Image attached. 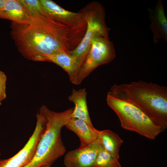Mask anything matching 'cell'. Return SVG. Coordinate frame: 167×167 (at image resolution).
<instances>
[{"label":"cell","mask_w":167,"mask_h":167,"mask_svg":"<svg viewBox=\"0 0 167 167\" xmlns=\"http://www.w3.org/2000/svg\"><path fill=\"white\" fill-rule=\"evenodd\" d=\"M74 108L61 112L52 111L43 105L39 112L44 117L46 128L38 144L35 154L30 163L24 167H50L66 152L61 131L72 118Z\"/></svg>","instance_id":"3957f363"},{"label":"cell","mask_w":167,"mask_h":167,"mask_svg":"<svg viewBox=\"0 0 167 167\" xmlns=\"http://www.w3.org/2000/svg\"><path fill=\"white\" fill-rule=\"evenodd\" d=\"M31 22L22 24L12 22L10 34L19 52L25 58L46 61L45 57L74 49L69 44L78 29L65 25L42 14L31 17Z\"/></svg>","instance_id":"6da1fadb"},{"label":"cell","mask_w":167,"mask_h":167,"mask_svg":"<svg viewBox=\"0 0 167 167\" xmlns=\"http://www.w3.org/2000/svg\"><path fill=\"white\" fill-rule=\"evenodd\" d=\"M87 93L85 88L76 90L73 89L68 100L75 105L71 118L82 119L93 126L89 114L86 100Z\"/></svg>","instance_id":"5bb4252c"},{"label":"cell","mask_w":167,"mask_h":167,"mask_svg":"<svg viewBox=\"0 0 167 167\" xmlns=\"http://www.w3.org/2000/svg\"><path fill=\"white\" fill-rule=\"evenodd\" d=\"M99 143V151L95 161L94 167H122L119 159L106 151Z\"/></svg>","instance_id":"2e32d148"},{"label":"cell","mask_w":167,"mask_h":167,"mask_svg":"<svg viewBox=\"0 0 167 167\" xmlns=\"http://www.w3.org/2000/svg\"><path fill=\"white\" fill-rule=\"evenodd\" d=\"M46 61L52 62L62 67L68 74L73 83L84 60L68 52L60 51L45 57Z\"/></svg>","instance_id":"8fae6325"},{"label":"cell","mask_w":167,"mask_h":167,"mask_svg":"<svg viewBox=\"0 0 167 167\" xmlns=\"http://www.w3.org/2000/svg\"><path fill=\"white\" fill-rule=\"evenodd\" d=\"M81 13L86 23L85 33L79 45L68 53L84 60L89 51L91 40L97 37H109V29L105 23L104 9L98 2L89 4Z\"/></svg>","instance_id":"5b68a950"},{"label":"cell","mask_w":167,"mask_h":167,"mask_svg":"<svg viewBox=\"0 0 167 167\" xmlns=\"http://www.w3.org/2000/svg\"><path fill=\"white\" fill-rule=\"evenodd\" d=\"M0 155H1V153H0Z\"/></svg>","instance_id":"ffe728a7"},{"label":"cell","mask_w":167,"mask_h":167,"mask_svg":"<svg viewBox=\"0 0 167 167\" xmlns=\"http://www.w3.org/2000/svg\"><path fill=\"white\" fill-rule=\"evenodd\" d=\"M41 14L68 27L81 28L82 21H85L81 13L67 11L50 0H40Z\"/></svg>","instance_id":"ba28073f"},{"label":"cell","mask_w":167,"mask_h":167,"mask_svg":"<svg viewBox=\"0 0 167 167\" xmlns=\"http://www.w3.org/2000/svg\"><path fill=\"white\" fill-rule=\"evenodd\" d=\"M31 17L41 14L42 5L40 0H18Z\"/></svg>","instance_id":"e0dca14e"},{"label":"cell","mask_w":167,"mask_h":167,"mask_svg":"<svg viewBox=\"0 0 167 167\" xmlns=\"http://www.w3.org/2000/svg\"><path fill=\"white\" fill-rule=\"evenodd\" d=\"M7 79L5 73L0 71V106L6 97V84Z\"/></svg>","instance_id":"ac0fdd59"},{"label":"cell","mask_w":167,"mask_h":167,"mask_svg":"<svg viewBox=\"0 0 167 167\" xmlns=\"http://www.w3.org/2000/svg\"><path fill=\"white\" fill-rule=\"evenodd\" d=\"M107 94L137 106L164 131L167 127V87L142 80L112 86Z\"/></svg>","instance_id":"7a4b0ae2"},{"label":"cell","mask_w":167,"mask_h":167,"mask_svg":"<svg viewBox=\"0 0 167 167\" xmlns=\"http://www.w3.org/2000/svg\"><path fill=\"white\" fill-rule=\"evenodd\" d=\"M106 102L117 114L123 129L152 140L164 131L158 124L134 104L108 94Z\"/></svg>","instance_id":"277c9868"},{"label":"cell","mask_w":167,"mask_h":167,"mask_svg":"<svg viewBox=\"0 0 167 167\" xmlns=\"http://www.w3.org/2000/svg\"><path fill=\"white\" fill-rule=\"evenodd\" d=\"M36 117L35 128L24 146L11 157L0 160V167H24L32 161L35 154L38 144L46 126L45 120L43 116L39 112Z\"/></svg>","instance_id":"52a82bcc"},{"label":"cell","mask_w":167,"mask_h":167,"mask_svg":"<svg viewBox=\"0 0 167 167\" xmlns=\"http://www.w3.org/2000/svg\"><path fill=\"white\" fill-rule=\"evenodd\" d=\"M97 139L106 151L119 159L120 149L123 140L118 135L109 130L99 131Z\"/></svg>","instance_id":"9a60e30c"},{"label":"cell","mask_w":167,"mask_h":167,"mask_svg":"<svg viewBox=\"0 0 167 167\" xmlns=\"http://www.w3.org/2000/svg\"><path fill=\"white\" fill-rule=\"evenodd\" d=\"M100 149L97 139L88 145L68 152L64 160L66 167H94Z\"/></svg>","instance_id":"9c48e42d"},{"label":"cell","mask_w":167,"mask_h":167,"mask_svg":"<svg viewBox=\"0 0 167 167\" xmlns=\"http://www.w3.org/2000/svg\"><path fill=\"white\" fill-rule=\"evenodd\" d=\"M0 18L9 20L19 24H28L31 17L18 0H6L0 12Z\"/></svg>","instance_id":"4fadbf2b"},{"label":"cell","mask_w":167,"mask_h":167,"mask_svg":"<svg viewBox=\"0 0 167 167\" xmlns=\"http://www.w3.org/2000/svg\"><path fill=\"white\" fill-rule=\"evenodd\" d=\"M6 0H0V12L4 5Z\"/></svg>","instance_id":"d6986e66"},{"label":"cell","mask_w":167,"mask_h":167,"mask_svg":"<svg viewBox=\"0 0 167 167\" xmlns=\"http://www.w3.org/2000/svg\"><path fill=\"white\" fill-rule=\"evenodd\" d=\"M115 57L114 46L109 37H97L93 38L91 41L89 51L73 84H79L96 67L110 62Z\"/></svg>","instance_id":"8992f818"},{"label":"cell","mask_w":167,"mask_h":167,"mask_svg":"<svg viewBox=\"0 0 167 167\" xmlns=\"http://www.w3.org/2000/svg\"><path fill=\"white\" fill-rule=\"evenodd\" d=\"M151 23L149 27L153 34V41L156 44L161 39L167 42V19L162 1L159 0L154 9H148Z\"/></svg>","instance_id":"30bf717a"},{"label":"cell","mask_w":167,"mask_h":167,"mask_svg":"<svg viewBox=\"0 0 167 167\" xmlns=\"http://www.w3.org/2000/svg\"><path fill=\"white\" fill-rule=\"evenodd\" d=\"M64 126L79 137L80 141V147L86 146L97 139L99 131L82 119L71 118Z\"/></svg>","instance_id":"7c38bea8"}]
</instances>
